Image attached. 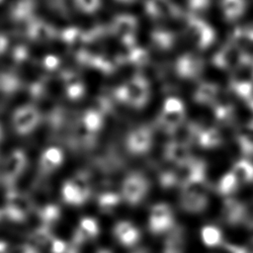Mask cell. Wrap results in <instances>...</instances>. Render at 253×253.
Here are the masks:
<instances>
[{
	"mask_svg": "<svg viewBox=\"0 0 253 253\" xmlns=\"http://www.w3.org/2000/svg\"><path fill=\"white\" fill-rule=\"evenodd\" d=\"M98 231H99V227L94 218H91V217L82 218L77 228V231L74 235L75 245L94 238L98 234Z\"/></svg>",
	"mask_w": 253,
	"mask_h": 253,
	"instance_id": "ba28073f",
	"label": "cell"
},
{
	"mask_svg": "<svg viewBox=\"0 0 253 253\" xmlns=\"http://www.w3.org/2000/svg\"><path fill=\"white\" fill-rule=\"evenodd\" d=\"M70 182L75 186V188L78 190V192L81 194V196L86 201L89 198L90 191H91V186H90V182H89L87 175H85L84 173L76 174L70 180Z\"/></svg>",
	"mask_w": 253,
	"mask_h": 253,
	"instance_id": "4fadbf2b",
	"label": "cell"
},
{
	"mask_svg": "<svg viewBox=\"0 0 253 253\" xmlns=\"http://www.w3.org/2000/svg\"><path fill=\"white\" fill-rule=\"evenodd\" d=\"M41 119L40 112L33 106L20 109L15 117V126L19 132L28 133L33 130Z\"/></svg>",
	"mask_w": 253,
	"mask_h": 253,
	"instance_id": "5b68a950",
	"label": "cell"
},
{
	"mask_svg": "<svg viewBox=\"0 0 253 253\" xmlns=\"http://www.w3.org/2000/svg\"><path fill=\"white\" fill-rule=\"evenodd\" d=\"M39 215L44 226L53 223L59 217V210L54 206H46L39 211Z\"/></svg>",
	"mask_w": 253,
	"mask_h": 253,
	"instance_id": "2e32d148",
	"label": "cell"
},
{
	"mask_svg": "<svg viewBox=\"0 0 253 253\" xmlns=\"http://www.w3.org/2000/svg\"><path fill=\"white\" fill-rule=\"evenodd\" d=\"M62 197L66 203L71 205H80L85 202L84 198L70 182V180L67 181L62 187Z\"/></svg>",
	"mask_w": 253,
	"mask_h": 253,
	"instance_id": "7c38bea8",
	"label": "cell"
},
{
	"mask_svg": "<svg viewBox=\"0 0 253 253\" xmlns=\"http://www.w3.org/2000/svg\"><path fill=\"white\" fill-rule=\"evenodd\" d=\"M81 123L89 131L95 133L100 129L102 126V114L93 109H90L83 115Z\"/></svg>",
	"mask_w": 253,
	"mask_h": 253,
	"instance_id": "8fae6325",
	"label": "cell"
},
{
	"mask_svg": "<svg viewBox=\"0 0 253 253\" xmlns=\"http://www.w3.org/2000/svg\"><path fill=\"white\" fill-rule=\"evenodd\" d=\"M163 253H182V239L177 232L169 235Z\"/></svg>",
	"mask_w": 253,
	"mask_h": 253,
	"instance_id": "e0dca14e",
	"label": "cell"
},
{
	"mask_svg": "<svg viewBox=\"0 0 253 253\" xmlns=\"http://www.w3.org/2000/svg\"><path fill=\"white\" fill-rule=\"evenodd\" d=\"M165 154L170 161L182 164L186 162V159L188 156V150L184 144H182L181 142L175 141L167 145Z\"/></svg>",
	"mask_w": 253,
	"mask_h": 253,
	"instance_id": "30bf717a",
	"label": "cell"
},
{
	"mask_svg": "<svg viewBox=\"0 0 253 253\" xmlns=\"http://www.w3.org/2000/svg\"><path fill=\"white\" fill-rule=\"evenodd\" d=\"M10 253H38L37 250L30 245H19L14 248Z\"/></svg>",
	"mask_w": 253,
	"mask_h": 253,
	"instance_id": "ffe728a7",
	"label": "cell"
},
{
	"mask_svg": "<svg viewBox=\"0 0 253 253\" xmlns=\"http://www.w3.org/2000/svg\"><path fill=\"white\" fill-rule=\"evenodd\" d=\"M62 160V151L57 147H49L41 156L40 168L45 174L51 173L60 166Z\"/></svg>",
	"mask_w": 253,
	"mask_h": 253,
	"instance_id": "52a82bcc",
	"label": "cell"
},
{
	"mask_svg": "<svg viewBox=\"0 0 253 253\" xmlns=\"http://www.w3.org/2000/svg\"><path fill=\"white\" fill-rule=\"evenodd\" d=\"M172 212L165 204L155 205L149 215V229L152 233H161L168 230L172 224Z\"/></svg>",
	"mask_w": 253,
	"mask_h": 253,
	"instance_id": "3957f363",
	"label": "cell"
},
{
	"mask_svg": "<svg viewBox=\"0 0 253 253\" xmlns=\"http://www.w3.org/2000/svg\"><path fill=\"white\" fill-rule=\"evenodd\" d=\"M147 192V182L138 174L129 175L123 185V197L131 205L139 203Z\"/></svg>",
	"mask_w": 253,
	"mask_h": 253,
	"instance_id": "7a4b0ae2",
	"label": "cell"
},
{
	"mask_svg": "<svg viewBox=\"0 0 253 253\" xmlns=\"http://www.w3.org/2000/svg\"><path fill=\"white\" fill-rule=\"evenodd\" d=\"M97 253H112L110 250H107V249H102L100 251H98Z\"/></svg>",
	"mask_w": 253,
	"mask_h": 253,
	"instance_id": "44dd1931",
	"label": "cell"
},
{
	"mask_svg": "<svg viewBox=\"0 0 253 253\" xmlns=\"http://www.w3.org/2000/svg\"><path fill=\"white\" fill-rule=\"evenodd\" d=\"M116 97L132 107H142L148 98V82L141 78L128 81L117 89Z\"/></svg>",
	"mask_w": 253,
	"mask_h": 253,
	"instance_id": "6da1fadb",
	"label": "cell"
},
{
	"mask_svg": "<svg viewBox=\"0 0 253 253\" xmlns=\"http://www.w3.org/2000/svg\"><path fill=\"white\" fill-rule=\"evenodd\" d=\"M66 94L70 99H78L82 96L84 92V87L81 81L79 80H68L65 81Z\"/></svg>",
	"mask_w": 253,
	"mask_h": 253,
	"instance_id": "ac0fdd59",
	"label": "cell"
},
{
	"mask_svg": "<svg viewBox=\"0 0 253 253\" xmlns=\"http://www.w3.org/2000/svg\"><path fill=\"white\" fill-rule=\"evenodd\" d=\"M183 120V110H163L159 117L160 126L168 130H175Z\"/></svg>",
	"mask_w": 253,
	"mask_h": 253,
	"instance_id": "9c48e42d",
	"label": "cell"
},
{
	"mask_svg": "<svg viewBox=\"0 0 253 253\" xmlns=\"http://www.w3.org/2000/svg\"><path fill=\"white\" fill-rule=\"evenodd\" d=\"M120 196L115 193H105L99 197L98 204L101 211L108 212L114 210L120 203Z\"/></svg>",
	"mask_w": 253,
	"mask_h": 253,
	"instance_id": "9a60e30c",
	"label": "cell"
},
{
	"mask_svg": "<svg viewBox=\"0 0 253 253\" xmlns=\"http://www.w3.org/2000/svg\"><path fill=\"white\" fill-rule=\"evenodd\" d=\"M26 164V158L23 152L17 151L15 152L10 160H9V165H8V173L11 176V178L16 177L24 168Z\"/></svg>",
	"mask_w": 253,
	"mask_h": 253,
	"instance_id": "5bb4252c",
	"label": "cell"
},
{
	"mask_svg": "<svg viewBox=\"0 0 253 253\" xmlns=\"http://www.w3.org/2000/svg\"><path fill=\"white\" fill-rule=\"evenodd\" d=\"M114 233L119 242L125 246H131L139 238L138 229L128 221L119 222L114 229Z\"/></svg>",
	"mask_w": 253,
	"mask_h": 253,
	"instance_id": "8992f818",
	"label": "cell"
},
{
	"mask_svg": "<svg viewBox=\"0 0 253 253\" xmlns=\"http://www.w3.org/2000/svg\"><path fill=\"white\" fill-rule=\"evenodd\" d=\"M151 140V132L149 128L140 126L129 133L126 139V146L131 153L141 154L149 149Z\"/></svg>",
	"mask_w": 253,
	"mask_h": 253,
	"instance_id": "277c9868",
	"label": "cell"
},
{
	"mask_svg": "<svg viewBox=\"0 0 253 253\" xmlns=\"http://www.w3.org/2000/svg\"><path fill=\"white\" fill-rule=\"evenodd\" d=\"M51 253H66L68 250L67 244L61 239L53 238L49 244Z\"/></svg>",
	"mask_w": 253,
	"mask_h": 253,
	"instance_id": "d6986e66",
	"label": "cell"
}]
</instances>
